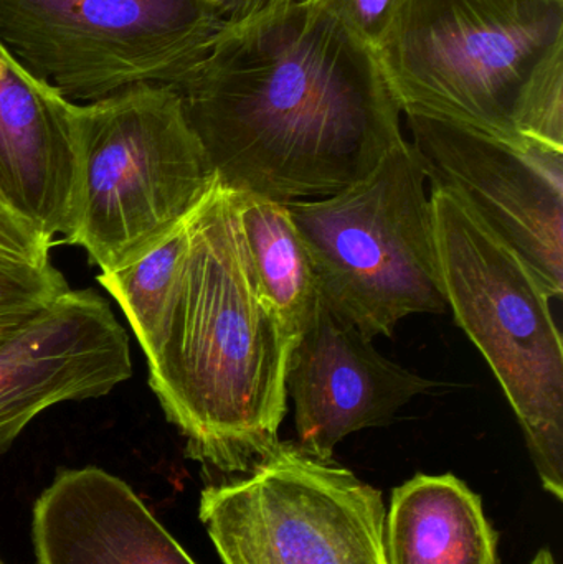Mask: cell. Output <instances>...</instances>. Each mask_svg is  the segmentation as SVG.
I'll return each mask as SVG.
<instances>
[{
  "instance_id": "obj_1",
  "label": "cell",
  "mask_w": 563,
  "mask_h": 564,
  "mask_svg": "<svg viewBox=\"0 0 563 564\" xmlns=\"http://www.w3.org/2000/svg\"><path fill=\"white\" fill-rule=\"evenodd\" d=\"M175 89L217 177L281 204L346 191L405 139L373 50L310 2L225 25Z\"/></svg>"
},
{
  "instance_id": "obj_2",
  "label": "cell",
  "mask_w": 563,
  "mask_h": 564,
  "mask_svg": "<svg viewBox=\"0 0 563 564\" xmlns=\"http://www.w3.org/2000/svg\"><path fill=\"white\" fill-rule=\"evenodd\" d=\"M291 347L255 284L234 191L215 177L188 218L181 273L144 355L149 384L192 460L248 474L273 453Z\"/></svg>"
},
{
  "instance_id": "obj_3",
  "label": "cell",
  "mask_w": 563,
  "mask_h": 564,
  "mask_svg": "<svg viewBox=\"0 0 563 564\" xmlns=\"http://www.w3.org/2000/svg\"><path fill=\"white\" fill-rule=\"evenodd\" d=\"M75 185L63 245L115 270L167 237L215 181L210 159L172 86H138L72 102Z\"/></svg>"
},
{
  "instance_id": "obj_4",
  "label": "cell",
  "mask_w": 563,
  "mask_h": 564,
  "mask_svg": "<svg viewBox=\"0 0 563 564\" xmlns=\"http://www.w3.org/2000/svg\"><path fill=\"white\" fill-rule=\"evenodd\" d=\"M426 182L419 151L402 139L346 191L286 204L321 297L370 340L409 315L448 308Z\"/></svg>"
},
{
  "instance_id": "obj_5",
  "label": "cell",
  "mask_w": 563,
  "mask_h": 564,
  "mask_svg": "<svg viewBox=\"0 0 563 564\" xmlns=\"http://www.w3.org/2000/svg\"><path fill=\"white\" fill-rule=\"evenodd\" d=\"M561 42L563 0H403L373 53L403 115L524 149L519 91Z\"/></svg>"
},
{
  "instance_id": "obj_6",
  "label": "cell",
  "mask_w": 563,
  "mask_h": 564,
  "mask_svg": "<svg viewBox=\"0 0 563 564\" xmlns=\"http://www.w3.org/2000/svg\"><path fill=\"white\" fill-rule=\"evenodd\" d=\"M430 200L448 308L498 378L542 486L563 500V345L551 294L455 195L432 187Z\"/></svg>"
},
{
  "instance_id": "obj_7",
  "label": "cell",
  "mask_w": 563,
  "mask_h": 564,
  "mask_svg": "<svg viewBox=\"0 0 563 564\" xmlns=\"http://www.w3.org/2000/svg\"><path fill=\"white\" fill-rule=\"evenodd\" d=\"M224 26L212 0H0V43L75 105L178 88Z\"/></svg>"
},
{
  "instance_id": "obj_8",
  "label": "cell",
  "mask_w": 563,
  "mask_h": 564,
  "mask_svg": "<svg viewBox=\"0 0 563 564\" xmlns=\"http://www.w3.org/2000/svg\"><path fill=\"white\" fill-rule=\"evenodd\" d=\"M386 516L379 490L294 443L198 507L224 564H387Z\"/></svg>"
},
{
  "instance_id": "obj_9",
  "label": "cell",
  "mask_w": 563,
  "mask_h": 564,
  "mask_svg": "<svg viewBox=\"0 0 563 564\" xmlns=\"http://www.w3.org/2000/svg\"><path fill=\"white\" fill-rule=\"evenodd\" d=\"M405 116L432 187L455 195L562 299L563 151L516 148L465 126Z\"/></svg>"
},
{
  "instance_id": "obj_10",
  "label": "cell",
  "mask_w": 563,
  "mask_h": 564,
  "mask_svg": "<svg viewBox=\"0 0 563 564\" xmlns=\"http://www.w3.org/2000/svg\"><path fill=\"white\" fill-rule=\"evenodd\" d=\"M132 375L124 327L93 289H69L0 344V454L39 414L106 397Z\"/></svg>"
},
{
  "instance_id": "obj_11",
  "label": "cell",
  "mask_w": 563,
  "mask_h": 564,
  "mask_svg": "<svg viewBox=\"0 0 563 564\" xmlns=\"http://www.w3.org/2000/svg\"><path fill=\"white\" fill-rule=\"evenodd\" d=\"M432 388L433 381L383 357L356 325L321 301L288 360L294 444L314 459L333 463L344 437L389 424L400 408Z\"/></svg>"
},
{
  "instance_id": "obj_12",
  "label": "cell",
  "mask_w": 563,
  "mask_h": 564,
  "mask_svg": "<svg viewBox=\"0 0 563 564\" xmlns=\"http://www.w3.org/2000/svg\"><path fill=\"white\" fill-rule=\"evenodd\" d=\"M36 564H197L134 490L99 467L59 473L33 507Z\"/></svg>"
},
{
  "instance_id": "obj_13",
  "label": "cell",
  "mask_w": 563,
  "mask_h": 564,
  "mask_svg": "<svg viewBox=\"0 0 563 564\" xmlns=\"http://www.w3.org/2000/svg\"><path fill=\"white\" fill-rule=\"evenodd\" d=\"M73 185L72 102L0 43V191L55 247L68 234Z\"/></svg>"
},
{
  "instance_id": "obj_14",
  "label": "cell",
  "mask_w": 563,
  "mask_h": 564,
  "mask_svg": "<svg viewBox=\"0 0 563 564\" xmlns=\"http://www.w3.org/2000/svg\"><path fill=\"white\" fill-rule=\"evenodd\" d=\"M387 564H499L483 502L452 474L413 477L392 492Z\"/></svg>"
},
{
  "instance_id": "obj_15",
  "label": "cell",
  "mask_w": 563,
  "mask_h": 564,
  "mask_svg": "<svg viewBox=\"0 0 563 564\" xmlns=\"http://www.w3.org/2000/svg\"><path fill=\"white\" fill-rule=\"evenodd\" d=\"M234 198L255 284L294 345L323 301L310 251L286 204L248 192Z\"/></svg>"
},
{
  "instance_id": "obj_16",
  "label": "cell",
  "mask_w": 563,
  "mask_h": 564,
  "mask_svg": "<svg viewBox=\"0 0 563 564\" xmlns=\"http://www.w3.org/2000/svg\"><path fill=\"white\" fill-rule=\"evenodd\" d=\"M194 212V210H192ZM188 215L167 237L122 267L98 276L99 284L118 302L139 347L151 351L188 245Z\"/></svg>"
},
{
  "instance_id": "obj_17",
  "label": "cell",
  "mask_w": 563,
  "mask_h": 564,
  "mask_svg": "<svg viewBox=\"0 0 563 564\" xmlns=\"http://www.w3.org/2000/svg\"><path fill=\"white\" fill-rule=\"evenodd\" d=\"M515 126L528 144L563 151V42L535 65L522 85Z\"/></svg>"
},
{
  "instance_id": "obj_18",
  "label": "cell",
  "mask_w": 563,
  "mask_h": 564,
  "mask_svg": "<svg viewBox=\"0 0 563 564\" xmlns=\"http://www.w3.org/2000/svg\"><path fill=\"white\" fill-rule=\"evenodd\" d=\"M69 289L65 276L53 264L45 268L0 264V344L39 317Z\"/></svg>"
},
{
  "instance_id": "obj_19",
  "label": "cell",
  "mask_w": 563,
  "mask_h": 564,
  "mask_svg": "<svg viewBox=\"0 0 563 564\" xmlns=\"http://www.w3.org/2000/svg\"><path fill=\"white\" fill-rule=\"evenodd\" d=\"M53 245L0 191V264L45 268Z\"/></svg>"
},
{
  "instance_id": "obj_20",
  "label": "cell",
  "mask_w": 563,
  "mask_h": 564,
  "mask_svg": "<svg viewBox=\"0 0 563 564\" xmlns=\"http://www.w3.org/2000/svg\"><path fill=\"white\" fill-rule=\"evenodd\" d=\"M336 19L376 52L403 0H304Z\"/></svg>"
},
{
  "instance_id": "obj_21",
  "label": "cell",
  "mask_w": 563,
  "mask_h": 564,
  "mask_svg": "<svg viewBox=\"0 0 563 564\" xmlns=\"http://www.w3.org/2000/svg\"><path fill=\"white\" fill-rule=\"evenodd\" d=\"M212 2L220 10L225 25H234V23L253 19L260 13L293 6V3L304 2V0H212Z\"/></svg>"
},
{
  "instance_id": "obj_22",
  "label": "cell",
  "mask_w": 563,
  "mask_h": 564,
  "mask_svg": "<svg viewBox=\"0 0 563 564\" xmlns=\"http://www.w3.org/2000/svg\"><path fill=\"white\" fill-rule=\"evenodd\" d=\"M529 564H557L555 563L554 555H552V552H549V550H541V552L538 553V555L534 556V560H532Z\"/></svg>"
},
{
  "instance_id": "obj_23",
  "label": "cell",
  "mask_w": 563,
  "mask_h": 564,
  "mask_svg": "<svg viewBox=\"0 0 563 564\" xmlns=\"http://www.w3.org/2000/svg\"><path fill=\"white\" fill-rule=\"evenodd\" d=\"M0 564H2V563H0Z\"/></svg>"
}]
</instances>
